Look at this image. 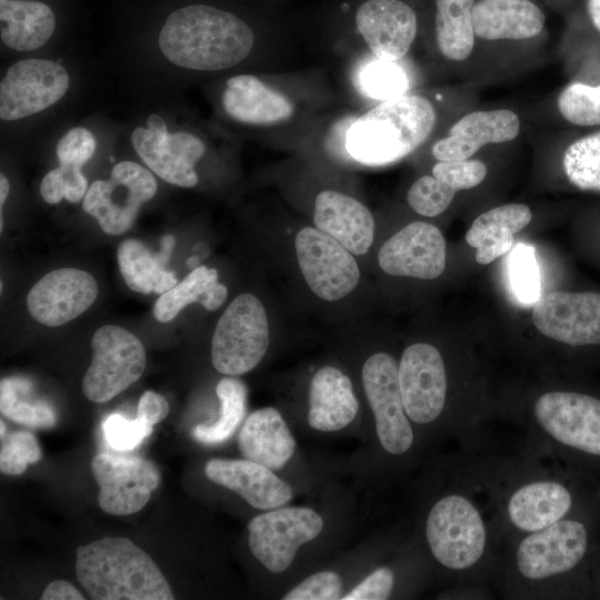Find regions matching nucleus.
Segmentation results:
<instances>
[{
    "instance_id": "f257e3e1",
    "label": "nucleus",
    "mask_w": 600,
    "mask_h": 600,
    "mask_svg": "<svg viewBox=\"0 0 600 600\" xmlns=\"http://www.w3.org/2000/svg\"><path fill=\"white\" fill-rule=\"evenodd\" d=\"M153 10L157 46L171 64L219 71L251 53L259 18L230 0H160Z\"/></svg>"
},
{
    "instance_id": "f03ea898",
    "label": "nucleus",
    "mask_w": 600,
    "mask_h": 600,
    "mask_svg": "<svg viewBox=\"0 0 600 600\" xmlns=\"http://www.w3.org/2000/svg\"><path fill=\"white\" fill-rule=\"evenodd\" d=\"M78 582L94 600H172L167 579L131 540L104 537L76 550Z\"/></svg>"
},
{
    "instance_id": "7ed1b4c3",
    "label": "nucleus",
    "mask_w": 600,
    "mask_h": 600,
    "mask_svg": "<svg viewBox=\"0 0 600 600\" xmlns=\"http://www.w3.org/2000/svg\"><path fill=\"white\" fill-rule=\"evenodd\" d=\"M436 119L428 99L406 93L354 118L344 131L343 147L361 164H390L420 147L431 134Z\"/></svg>"
},
{
    "instance_id": "20e7f679",
    "label": "nucleus",
    "mask_w": 600,
    "mask_h": 600,
    "mask_svg": "<svg viewBox=\"0 0 600 600\" xmlns=\"http://www.w3.org/2000/svg\"><path fill=\"white\" fill-rule=\"evenodd\" d=\"M270 341L267 313L261 301L241 293L220 317L211 340V362L227 376L251 371L264 357Z\"/></svg>"
},
{
    "instance_id": "39448f33",
    "label": "nucleus",
    "mask_w": 600,
    "mask_h": 600,
    "mask_svg": "<svg viewBox=\"0 0 600 600\" xmlns=\"http://www.w3.org/2000/svg\"><path fill=\"white\" fill-rule=\"evenodd\" d=\"M324 529L314 509L283 506L263 511L248 523V544L253 557L271 573H282L293 563L299 550Z\"/></svg>"
},
{
    "instance_id": "423d86ee",
    "label": "nucleus",
    "mask_w": 600,
    "mask_h": 600,
    "mask_svg": "<svg viewBox=\"0 0 600 600\" xmlns=\"http://www.w3.org/2000/svg\"><path fill=\"white\" fill-rule=\"evenodd\" d=\"M426 538L439 563L462 570L481 558L487 531L479 511L467 498L449 494L430 509L426 520Z\"/></svg>"
},
{
    "instance_id": "0eeeda50",
    "label": "nucleus",
    "mask_w": 600,
    "mask_h": 600,
    "mask_svg": "<svg viewBox=\"0 0 600 600\" xmlns=\"http://www.w3.org/2000/svg\"><path fill=\"white\" fill-rule=\"evenodd\" d=\"M92 360L82 380V392L96 403L111 400L136 382L146 368L141 341L127 329L100 327L91 340Z\"/></svg>"
},
{
    "instance_id": "6e6552de",
    "label": "nucleus",
    "mask_w": 600,
    "mask_h": 600,
    "mask_svg": "<svg viewBox=\"0 0 600 600\" xmlns=\"http://www.w3.org/2000/svg\"><path fill=\"white\" fill-rule=\"evenodd\" d=\"M157 189L156 178L148 169L133 161H121L112 168L108 180H96L89 186L82 208L97 219L103 232L121 234Z\"/></svg>"
},
{
    "instance_id": "1a4fd4ad",
    "label": "nucleus",
    "mask_w": 600,
    "mask_h": 600,
    "mask_svg": "<svg viewBox=\"0 0 600 600\" xmlns=\"http://www.w3.org/2000/svg\"><path fill=\"white\" fill-rule=\"evenodd\" d=\"M339 13L379 59L400 60L418 33V14L407 0H350Z\"/></svg>"
},
{
    "instance_id": "9d476101",
    "label": "nucleus",
    "mask_w": 600,
    "mask_h": 600,
    "mask_svg": "<svg viewBox=\"0 0 600 600\" xmlns=\"http://www.w3.org/2000/svg\"><path fill=\"white\" fill-rule=\"evenodd\" d=\"M70 77L61 63L29 58L11 64L0 82V118L24 119L49 109L67 93Z\"/></svg>"
},
{
    "instance_id": "9b49d317",
    "label": "nucleus",
    "mask_w": 600,
    "mask_h": 600,
    "mask_svg": "<svg viewBox=\"0 0 600 600\" xmlns=\"http://www.w3.org/2000/svg\"><path fill=\"white\" fill-rule=\"evenodd\" d=\"M361 377L380 446L390 454L406 453L414 434L402 402L396 360L377 352L363 363Z\"/></svg>"
},
{
    "instance_id": "f8f14e48",
    "label": "nucleus",
    "mask_w": 600,
    "mask_h": 600,
    "mask_svg": "<svg viewBox=\"0 0 600 600\" xmlns=\"http://www.w3.org/2000/svg\"><path fill=\"white\" fill-rule=\"evenodd\" d=\"M294 246L301 273L319 298L336 301L358 286L360 270L353 253L329 234L306 227L298 232Z\"/></svg>"
},
{
    "instance_id": "ddd939ff",
    "label": "nucleus",
    "mask_w": 600,
    "mask_h": 600,
    "mask_svg": "<svg viewBox=\"0 0 600 600\" xmlns=\"http://www.w3.org/2000/svg\"><path fill=\"white\" fill-rule=\"evenodd\" d=\"M131 143L146 166L164 181L191 188L198 182L196 163L206 153L203 141L187 131L168 132L158 114L148 117L147 127H137Z\"/></svg>"
},
{
    "instance_id": "4468645a",
    "label": "nucleus",
    "mask_w": 600,
    "mask_h": 600,
    "mask_svg": "<svg viewBox=\"0 0 600 600\" xmlns=\"http://www.w3.org/2000/svg\"><path fill=\"white\" fill-rule=\"evenodd\" d=\"M91 471L99 486V506L113 516L140 511L161 479L157 466L150 460L106 452L92 459Z\"/></svg>"
},
{
    "instance_id": "2eb2a0df",
    "label": "nucleus",
    "mask_w": 600,
    "mask_h": 600,
    "mask_svg": "<svg viewBox=\"0 0 600 600\" xmlns=\"http://www.w3.org/2000/svg\"><path fill=\"white\" fill-rule=\"evenodd\" d=\"M541 428L558 442L600 456V399L571 391L541 394L533 407Z\"/></svg>"
},
{
    "instance_id": "dca6fc26",
    "label": "nucleus",
    "mask_w": 600,
    "mask_h": 600,
    "mask_svg": "<svg viewBox=\"0 0 600 600\" xmlns=\"http://www.w3.org/2000/svg\"><path fill=\"white\" fill-rule=\"evenodd\" d=\"M399 387L408 418L418 424L434 421L447 396V374L439 350L429 343L407 347L398 364Z\"/></svg>"
},
{
    "instance_id": "f3484780",
    "label": "nucleus",
    "mask_w": 600,
    "mask_h": 600,
    "mask_svg": "<svg viewBox=\"0 0 600 600\" xmlns=\"http://www.w3.org/2000/svg\"><path fill=\"white\" fill-rule=\"evenodd\" d=\"M532 321L556 341L600 344V293L552 291L541 296L533 304Z\"/></svg>"
},
{
    "instance_id": "a211bd4d",
    "label": "nucleus",
    "mask_w": 600,
    "mask_h": 600,
    "mask_svg": "<svg viewBox=\"0 0 600 600\" xmlns=\"http://www.w3.org/2000/svg\"><path fill=\"white\" fill-rule=\"evenodd\" d=\"M587 546V530L581 522L559 520L533 531L520 542L517 567L530 580L546 579L576 567Z\"/></svg>"
},
{
    "instance_id": "6ab92c4d",
    "label": "nucleus",
    "mask_w": 600,
    "mask_h": 600,
    "mask_svg": "<svg viewBox=\"0 0 600 600\" xmlns=\"http://www.w3.org/2000/svg\"><path fill=\"white\" fill-rule=\"evenodd\" d=\"M378 263L390 276L436 279L446 268L444 238L431 223L411 222L381 246Z\"/></svg>"
},
{
    "instance_id": "aec40b11",
    "label": "nucleus",
    "mask_w": 600,
    "mask_h": 600,
    "mask_svg": "<svg viewBox=\"0 0 600 600\" xmlns=\"http://www.w3.org/2000/svg\"><path fill=\"white\" fill-rule=\"evenodd\" d=\"M98 296V284L87 271L61 268L44 274L29 291L27 307L47 327L62 326L84 312Z\"/></svg>"
},
{
    "instance_id": "412c9836",
    "label": "nucleus",
    "mask_w": 600,
    "mask_h": 600,
    "mask_svg": "<svg viewBox=\"0 0 600 600\" xmlns=\"http://www.w3.org/2000/svg\"><path fill=\"white\" fill-rule=\"evenodd\" d=\"M207 478L242 498L257 510L287 506L293 498L289 482L276 471L248 459L212 458L204 466Z\"/></svg>"
},
{
    "instance_id": "4be33fe9",
    "label": "nucleus",
    "mask_w": 600,
    "mask_h": 600,
    "mask_svg": "<svg viewBox=\"0 0 600 600\" xmlns=\"http://www.w3.org/2000/svg\"><path fill=\"white\" fill-rule=\"evenodd\" d=\"M222 107L232 120L253 127L282 124L296 112L289 96L252 74H239L227 80Z\"/></svg>"
},
{
    "instance_id": "5701e85b",
    "label": "nucleus",
    "mask_w": 600,
    "mask_h": 600,
    "mask_svg": "<svg viewBox=\"0 0 600 600\" xmlns=\"http://www.w3.org/2000/svg\"><path fill=\"white\" fill-rule=\"evenodd\" d=\"M519 131L520 120L509 109L470 112L433 144L432 156L438 161L469 159L484 144L511 141Z\"/></svg>"
},
{
    "instance_id": "b1692460",
    "label": "nucleus",
    "mask_w": 600,
    "mask_h": 600,
    "mask_svg": "<svg viewBox=\"0 0 600 600\" xmlns=\"http://www.w3.org/2000/svg\"><path fill=\"white\" fill-rule=\"evenodd\" d=\"M313 222L356 256L367 253L372 244L374 220L370 210L339 191L323 190L316 197Z\"/></svg>"
},
{
    "instance_id": "393cba45",
    "label": "nucleus",
    "mask_w": 600,
    "mask_h": 600,
    "mask_svg": "<svg viewBox=\"0 0 600 600\" xmlns=\"http://www.w3.org/2000/svg\"><path fill=\"white\" fill-rule=\"evenodd\" d=\"M359 400L350 378L333 366L319 368L310 382L307 421L319 432L349 427L359 412Z\"/></svg>"
},
{
    "instance_id": "a878e982",
    "label": "nucleus",
    "mask_w": 600,
    "mask_h": 600,
    "mask_svg": "<svg viewBox=\"0 0 600 600\" xmlns=\"http://www.w3.org/2000/svg\"><path fill=\"white\" fill-rule=\"evenodd\" d=\"M60 0H0V37L16 51L47 44L58 30Z\"/></svg>"
},
{
    "instance_id": "bb28decb",
    "label": "nucleus",
    "mask_w": 600,
    "mask_h": 600,
    "mask_svg": "<svg viewBox=\"0 0 600 600\" xmlns=\"http://www.w3.org/2000/svg\"><path fill=\"white\" fill-rule=\"evenodd\" d=\"M238 447L244 459L280 471L292 459L297 441L282 414L266 407L246 418L238 433Z\"/></svg>"
},
{
    "instance_id": "cd10ccee",
    "label": "nucleus",
    "mask_w": 600,
    "mask_h": 600,
    "mask_svg": "<svg viewBox=\"0 0 600 600\" xmlns=\"http://www.w3.org/2000/svg\"><path fill=\"white\" fill-rule=\"evenodd\" d=\"M546 22L530 0H480L472 9L474 34L486 40H524L538 36Z\"/></svg>"
},
{
    "instance_id": "c85d7f7f",
    "label": "nucleus",
    "mask_w": 600,
    "mask_h": 600,
    "mask_svg": "<svg viewBox=\"0 0 600 600\" xmlns=\"http://www.w3.org/2000/svg\"><path fill=\"white\" fill-rule=\"evenodd\" d=\"M528 206L508 203L492 208L478 216L466 233V241L476 249V260L488 264L510 252L514 246V234L531 221Z\"/></svg>"
},
{
    "instance_id": "c756f323",
    "label": "nucleus",
    "mask_w": 600,
    "mask_h": 600,
    "mask_svg": "<svg viewBox=\"0 0 600 600\" xmlns=\"http://www.w3.org/2000/svg\"><path fill=\"white\" fill-rule=\"evenodd\" d=\"M174 246V238H162L161 250L152 253L137 239L123 240L117 251L120 273L126 284L140 293H164L177 284L171 271L164 269Z\"/></svg>"
},
{
    "instance_id": "7c9ffc66",
    "label": "nucleus",
    "mask_w": 600,
    "mask_h": 600,
    "mask_svg": "<svg viewBox=\"0 0 600 600\" xmlns=\"http://www.w3.org/2000/svg\"><path fill=\"white\" fill-rule=\"evenodd\" d=\"M571 503L570 492L561 483L536 481L513 492L508 514L514 527L533 532L559 521Z\"/></svg>"
},
{
    "instance_id": "2f4dec72",
    "label": "nucleus",
    "mask_w": 600,
    "mask_h": 600,
    "mask_svg": "<svg viewBox=\"0 0 600 600\" xmlns=\"http://www.w3.org/2000/svg\"><path fill=\"white\" fill-rule=\"evenodd\" d=\"M227 296V287L218 281V271L198 266L181 282L160 296L154 303L153 316L159 322H168L194 302L207 310H216Z\"/></svg>"
},
{
    "instance_id": "473e14b6",
    "label": "nucleus",
    "mask_w": 600,
    "mask_h": 600,
    "mask_svg": "<svg viewBox=\"0 0 600 600\" xmlns=\"http://www.w3.org/2000/svg\"><path fill=\"white\" fill-rule=\"evenodd\" d=\"M474 0H434V36L439 51L452 61L467 59L474 46Z\"/></svg>"
},
{
    "instance_id": "72a5a7b5",
    "label": "nucleus",
    "mask_w": 600,
    "mask_h": 600,
    "mask_svg": "<svg viewBox=\"0 0 600 600\" xmlns=\"http://www.w3.org/2000/svg\"><path fill=\"white\" fill-rule=\"evenodd\" d=\"M216 393L220 401V416L213 423L197 424L192 437L200 443L216 446L223 443L236 432L247 411V388L234 378L221 379Z\"/></svg>"
},
{
    "instance_id": "f704fd0d",
    "label": "nucleus",
    "mask_w": 600,
    "mask_h": 600,
    "mask_svg": "<svg viewBox=\"0 0 600 600\" xmlns=\"http://www.w3.org/2000/svg\"><path fill=\"white\" fill-rule=\"evenodd\" d=\"M30 381L6 378L0 383V410L8 419L32 428H52L57 423L53 408L44 401H28Z\"/></svg>"
},
{
    "instance_id": "c9c22d12",
    "label": "nucleus",
    "mask_w": 600,
    "mask_h": 600,
    "mask_svg": "<svg viewBox=\"0 0 600 600\" xmlns=\"http://www.w3.org/2000/svg\"><path fill=\"white\" fill-rule=\"evenodd\" d=\"M562 166L574 187L600 192V131L573 141L563 153Z\"/></svg>"
},
{
    "instance_id": "e433bc0d",
    "label": "nucleus",
    "mask_w": 600,
    "mask_h": 600,
    "mask_svg": "<svg viewBox=\"0 0 600 600\" xmlns=\"http://www.w3.org/2000/svg\"><path fill=\"white\" fill-rule=\"evenodd\" d=\"M358 83L363 94L381 102L406 94L409 78L397 61L374 57L360 68Z\"/></svg>"
},
{
    "instance_id": "4c0bfd02",
    "label": "nucleus",
    "mask_w": 600,
    "mask_h": 600,
    "mask_svg": "<svg viewBox=\"0 0 600 600\" xmlns=\"http://www.w3.org/2000/svg\"><path fill=\"white\" fill-rule=\"evenodd\" d=\"M507 270L517 301L526 306L534 304L541 297V280L533 247L521 242L513 246Z\"/></svg>"
},
{
    "instance_id": "58836bf2",
    "label": "nucleus",
    "mask_w": 600,
    "mask_h": 600,
    "mask_svg": "<svg viewBox=\"0 0 600 600\" xmlns=\"http://www.w3.org/2000/svg\"><path fill=\"white\" fill-rule=\"evenodd\" d=\"M557 104L561 116L572 124L600 126V84L571 82L560 92Z\"/></svg>"
},
{
    "instance_id": "ea45409f",
    "label": "nucleus",
    "mask_w": 600,
    "mask_h": 600,
    "mask_svg": "<svg viewBox=\"0 0 600 600\" xmlns=\"http://www.w3.org/2000/svg\"><path fill=\"white\" fill-rule=\"evenodd\" d=\"M456 192L432 174H426L411 184L407 192V201L417 213L436 217L450 206Z\"/></svg>"
},
{
    "instance_id": "a19ab883",
    "label": "nucleus",
    "mask_w": 600,
    "mask_h": 600,
    "mask_svg": "<svg viewBox=\"0 0 600 600\" xmlns=\"http://www.w3.org/2000/svg\"><path fill=\"white\" fill-rule=\"evenodd\" d=\"M41 459V449L36 437L23 430L14 431L1 444L0 470L4 474L18 476L28 464Z\"/></svg>"
},
{
    "instance_id": "79ce46f5",
    "label": "nucleus",
    "mask_w": 600,
    "mask_h": 600,
    "mask_svg": "<svg viewBox=\"0 0 600 600\" xmlns=\"http://www.w3.org/2000/svg\"><path fill=\"white\" fill-rule=\"evenodd\" d=\"M153 430V426L136 418L127 419L122 414H110L102 423L107 442L116 450L129 451L137 448Z\"/></svg>"
},
{
    "instance_id": "37998d69",
    "label": "nucleus",
    "mask_w": 600,
    "mask_h": 600,
    "mask_svg": "<svg viewBox=\"0 0 600 600\" xmlns=\"http://www.w3.org/2000/svg\"><path fill=\"white\" fill-rule=\"evenodd\" d=\"M343 580L333 570L317 571L282 597L283 600H338L343 597Z\"/></svg>"
},
{
    "instance_id": "c03bdc74",
    "label": "nucleus",
    "mask_w": 600,
    "mask_h": 600,
    "mask_svg": "<svg viewBox=\"0 0 600 600\" xmlns=\"http://www.w3.org/2000/svg\"><path fill=\"white\" fill-rule=\"evenodd\" d=\"M432 176L456 191L468 190L480 184L487 176V167L480 160L463 159L438 161Z\"/></svg>"
},
{
    "instance_id": "a18cd8bd",
    "label": "nucleus",
    "mask_w": 600,
    "mask_h": 600,
    "mask_svg": "<svg viewBox=\"0 0 600 600\" xmlns=\"http://www.w3.org/2000/svg\"><path fill=\"white\" fill-rule=\"evenodd\" d=\"M96 151V139L86 128L70 129L58 141L56 153L60 164L81 167Z\"/></svg>"
},
{
    "instance_id": "49530a36",
    "label": "nucleus",
    "mask_w": 600,
    "mask_h": 600,
    "mask_svg": "<svg viewBox=\"0 0 600 600\" xmlns=\"http://www.w3.org/2000/svg\"><path fill=\"white\" fill-rule=\"evenodd\" d=\"M394 573L388 567H379L343 594L342 600H386L394 587Z\"/></svg>"
},
{
    "instance_id": "de8ad7c7",
    "label": "nucleus",
    "mask_w": 600,
    "mask_h": 600,
    "mask_svg": "<svg viewBox=\"0 0 600 600\" xmlns=\"http://www.w3.org/2000/svg\"><path fill=\"white\" fill-rule=\"evenodd\" d=\"M169 403L166 398L154 391H146L138 403L137 417L150 424H156L168 416Z\"/></svg>"
},
{
    "instance_id": "09e8293b",
    "label": "nucleus",
    "mask_w": 600,
    "mask_h": 600,
    "mask_svg": "<svg viewBox=\"0 0 600 600\" xmlns=\"http://www.w3.org/2000/svg\"><path fill=\"white\" fill-rule=\"evenodd\" d=\"M59 168L66 181L64 199L69 202L83 200L89 187L81 167L60 164Z\"/></svg>"
},
{
    "instance_id": "8fccbe9b",
    "label": "nucleus",
    "mask_w": 600,
    "mask_h": 600,
    "mask_svg": "<svg viewBox=\"0 0 600 600\" xmlns=\"http://www.w3.org/2000/svg\"><path fill=\"white\" fill-rule=\"evenodd\" d=\"M40 194L50 204H57L64 198L66 181L59 167L43 177L40 184Z\"/></svg>"
},
{
    "instance_id": "3c124183",
    "label": "nucleus",
    "mask_w": 600,
    "mask_h": 600,
    "mask_svg": "<svg viewBox=\"0 0 600 600\" xmlns=\"http://www.w3.org/2000/svg\"><path fill=\"white\" fill-rule=\"evenodd\" d=\"M42 600H83V594L66 580H54L41 594Z\"/></svg>"
},
{
    "instance_id": "603ef678",
    "label": "nucleus",
    "mask_w": 600,
    "mask_h": 600,
    "mask_svg": "<svg viewBox=\"0 0 600 600\" xmlns=\"http://www.w3.org/2000/svg\"><path fill=\"white\" fill-rule=\"evenodd\" d=\"M586 6L592 26L600 33V0H587Z\"/></svg>"
},
{
    "instance_id": "864d4df0",
    "label": "nucleus",
    "mask_w": 600,
    "mask_h": 600,
    "mask_svg": "<svg viewBox=\"0 0 600 600\" xmlns=\"http://www.w3.org/2000/svg\"><path fill=\"white\" fill-rule=\"evenodd\" d=\"M9 190H10V184H9V181L7 179V177L1 173L0 176V206L1 208L3 207L6 200H7V197L9 194Z\"/></svg>"
},
{
    "instance_id": "5fc2aeb1",
    "label": "nucleus",
    "mask_w": 600,
    "mask_h": 600,
    "mask_svg": "<svg viewBox=\"0 0 600 600\" xmlns=\"http://www.w3.org/2000/svg\"><path fill=\"white\" fill-rule=\"evenodd\" d=\"M0 426H1L0 427V429H1L0 436H1V438H3L6 436V424H4L3 420L0 421Z\"/></svg>"
}]
</instances>
